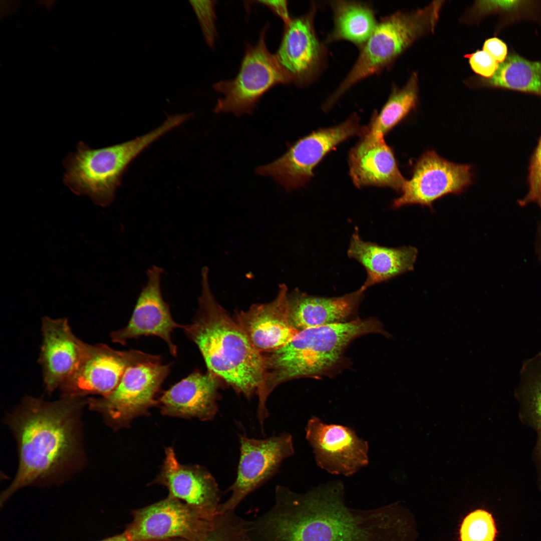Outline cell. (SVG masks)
<instances>
[{
  "label": "cell",
  "mask_w": 541,
  "mask_h": 541,
  "mask_svg": "<svg viewBox=\"0 0 541 541\" xmlns=\"http://www.w3.org/2000/svg\"><path fill=\"white\" fill-rule=\"evenodd\" d=\"M275 497L270 509L250 521V541H400L397 508H351L340 481L302 493L277 485Z\"/></svg>",
  "instance_id": "cell-1"
},
{
  "label": "cell",
  "mask_w": 541,
  "mask_h": 541,
  "mask_svg": "<svg viewBox=\"0 0 541 541\" xmlns=\"http://www.w3.org/2000/svg\"><path fill=\"white\" fill-rule=\"evenodd\" d=\"M87 400L64 396L46 401L27 397L8 417L16 438L19 467L12 483L2 493L4 503L16 491L58 479L82 458L80 415Z\"/></svg>",
  "instance_id": "cell-2"
},
{
  "label": "cell",
  "mask_w": 541,
  "mask_h": 541,
  "mask_svg": "<svg viewBox=\"0 0 541 541\" xmlns=\"http://www.w3.org/2000/svg\"><path fill=\"white\" fill-rule=\"evenodd\" d=\"M208 275V268L204 266L197 313L191 323L183 325L182 329L198 347L208 371L249 398L263 383V356L216 301Z\"/></svg>",
  "instance_id": "cell-3"
},
{
  "label": "cell",
  "mask_w": 541,
  "mask_h": 541,
  "mask_svg": "<svg viewBox=\"0 0 541 541\" xmlns=\"http://www.w3.org/2000/svg\"><path fill=\"white\" fill-rule=\"evenodd\" d=\"M384 332L381 324L373 319L299 331L284 346L263 356L264 379L257 394L259 405H265L268 395L280 384L321 374L332 367L352 340L368 333Z\"/></svg>",
  "instance_id": "cell-4"
},
{
  "label": "cell",
  "mask_w": 541,
  "mask_h": 541,
  "mask_svg": "<svg viewBox=\"0 0 541 541\" xmlns=\"http://www.w3.org/2000/svg\"><path fill=\"white\" fill-rule=\"evenodd\" d=\"M164 121L154 130L135 139L107 147L92 149L80 142L64 161V182L77 195H88L96 204H110L130 163L152 143L173 129Z\"/></svg>",
  "instance_id": "cell-5"
},
{
  "label": "cell",
  "mask_w": 541,
  "mask_h": 541,
  "mask_svg": "<svg viewBox=\"0 0 541 541\" xmlns=\"http://www.w3.org/2000/svg\"><path fill=\"white\" fill-rule=\"evenodd\" d=\"M440 4L436 2L411 13L398 12L378 23L356 63L327 100L324 108H330L355 84L380 72L416 39L432 31L438 20Z\"/></svg>",
  "instance_id": "cell-6"
},
{
  "label": "cell",
  "mask_w": 541,
  "mask_h": 541,
  "mask_svg": "<svg viewBox=\"0 0 541 541\" xmlns=\"http://www.w3.org/2000/svg\"><path fill=\"white\" fill-rule=\"evenodd\" d=\"M268 25L265 26L254 46L247 45L236 76L230 80L220 81L214 89L223 97L218 100L215 113L231 112L237 116L251 114L261 97L278 85L291 83L268 50L265 37Z\"/></svg>",
  "instance_id": "cell-7"
},
{
  "label": "cell",
  "mask_w": 541,
  "mask_h": 541,
  "mask_svg": "<svg viewBox=\"0 0 541 541\" xmlns=\"http://www.w3.org/2000/svg\"><path fill=\"white\" fill-rule=\"evenodd\" d=\"M367 126H362L356 115L333 127L313 132L292 144L287 151L271 163L258 166L256 172L270 176L288 192L303 187L313 175V169L336 146L348 138L362 136Z\"/></svg>",
  "instance_id": "cell-8"
},
{
  "label": "cell",
  "mask_w": 541,
  "mask_h": 541,
  "mask_svg": "<svg viewBox=\"0 0 541 541\" xmlns=\"http://www.w3.org/2000/svg\"><path fill=\"white\" fill-rule=\"evenodd\" d=\"M171 365L161 360L129 367L119 384L107 396L89 398L87 404L100 413L107 423L118 429L129 425L134 418L149 413L158 405L155 397L170 371Z\"/></svg>",
  "instance_id": "cell-9"
},
{
  "label": "cell",
  "mask_w": 541,
  "mask_h": 541,
  "mask_svg": "<svg viewBox=\"0 0 541 541\" xmlns=\"http://www.w3.org/2000/svg\"><path fill=\"white\" fill-rule=\"evenodd\" d=\"M161 359L159 356L134 349L118 351L105 344H87L78 367L59 388L64 396L104 397L115 389L129 367Z\"/></svg>",
  "instance_id": "cell-10"
},
{
  "label": "cell",
  "mask_w": 541,
  "mask_h": 541,
  "mask_svg": "<svg viewBox=\"0 0 541 541\" xmlns=\"http://www.w3.org/2000/svg\"><path fill=\"white\" fill-rule=\"evenodd\" d=\"M237 475L228 491L229 497L220 504L219 512L235 510L250 493L277 473L281 463L295 453L293 439L283 432L263 439L240 435Z\"/></svg>",
  "instance_id": "cell-11"
},
{
  "label": "cell",
  "mask_w": 541,
  "mask_h": 541,
  "mask_svg": "<svg viewBox=\"0 0 541 541\" xmlns=\"http://www.w3.org/2000/svg\"><path fill=\"white\" fill-rule=\"evenodd\" d=\"M132 515L124 531L130 541L195 539L210 528L216 516L206 515L169 496L133 511Z\"/></svg>",
  "instance_id": "cell-12"
},
{
  "label": "cell",
  "mask_w": 541,
  "mask_h": 541,
  "mask_svg": "<svg viewBox=\"0 0 541 541\" xmlns=\"http://www.w3.org/2000/svg\"><path fill=\"white\" fill-rule=\"evenodd\" d=\"M471 170L469 165L456 164L434 151H427L417 161L411 178L406 180L393 207L416 204L432 208L436 199L448 194L460 193L470 185Z\"/></svg>",
  "instance_id": "cell-13"
},
{
  "label": "cell",
  "mask_w": 541,
  "mask_h": 541,
  "mask_svg": "<svg viewBox=\"0 0 541 541\" xmlns=\"http://www.w3.org/2000/svg\"><path fill=\"white\" fill-rule=\"evenodd\" d=\"M305 430L317 464L328 472L349 476L368 465V443L352 428L313 416Z\"/></svg>",
  "instance_id": "cell-14"
},
{
  "label": "cell",
  "mask_w": 541,
  "mask_h": 541,
  "mask_svg": "<svg viewBox=\"0 0 541 541\" xmlns=\"http://www.w3.org/2000/svg\"><path fill=\"white\" fill-rule=\"evenodd\" d=\"M163 269L153 265L146 272L147 281L138 296L132 316L123 328L111 333L112 342L125 345L127 341L142 336H156L167 344L169 352L176 357L177 348L171 339L176 328H182L174 321L169 305L163 298L161 288Z\"/></svg>",
  "instance_id": "cell-15"
},
{
  "label": "cell",
  "mask_w": 541,
  "mask_h": 541,
  "mask_svg": "<svg viewBox=\"0 0 541 541\" xmlns=\"http://www.w3.org/2000/svg\"><path fill=\"white\" fill-rule=\"evenodd\" d=\"M314 12L313 7L309 13L285 25L280 46L274 54L291 82L299 86L314 79L325 60V49L314 27Z\"/></svg>",
  "instance_id": "cell-16"
},
{
  "label": "cell",
  "mask_w": 541,
  "mask_h": 541,
  "mask_svg": "<svg viewBox=\"0 0 541 541\" xmlns=\"http://www.w3.org/2000/svg\"><path fill=\"white\" fill-rule=\"evenodd\" d=\"M154 482L165 486L169 496L206 515L219 512L221 493L214 477L203 466L180 463L172 447L166 448L160 472Z\"/></svg>",
  "instance_id": "cell-17"
},
{
  "label": "cell",
  "mask_w": 541,
  "mask_h": 541,
  "mask_svg": "<svg viewBox=\"0 0 541 541\" xmlns=\"http://www.w3.org/2000/svg\"><path fill=\"white\" fill-rule=\"evenodd\" d=\"M43 342L39 362L49 393L59 388L76 370L84 355L87 344L73 333L65 318L44 317Z\"/></svg>",
  "instance_id": "cell-18"
},
{
  "label": "cell",
  "mask_w": 541,
  "mask_h": 541,
  "mask_svg": "<svg viewBox=\"0 0 541 541\" xmlns=\"http://www.w3.org/2000/svg\"><path fill=\"white\" fill-rule=\"evenodd\" d=\"M288 292L285 284L280 285L271 302L253 305L248 310L236 313V322L260 353L279 349L299 332L290 321Z\"/></svg>",
  "instance_id": "cell-19"
},
{
  "label": "cell",
  "mask_w": 541,
  "mask_h": 541,
  "mask_svg": "<svg viewBox=\"0 0 541 541\" xmlns=\"http://www.w3.org/2000/svg\"><path fill=\"white\" fill-rule=\"evenodd\" d=\"M217 377L195 370L164 392L158 399L165 416L211 421L218 412Z\"/></svg>",
  "instance_id": "cell-20"
},
{
  "label": "cell",
  "mask_w": 541,
  "mask_h": 541,
  "mask_svg": "<svg viewBox=\"0 0 541 541\" xmlns=\"http://www.w3.org/2000/svg\"><path fill=\"white\" fill-rule=\"evenodd\" d=\"M349 164L350 176L359 188L373 185L401 192L406 181L383 137L364 134L350 151Z\"/></svg>",
  "instance_id": "cell-21"
},
{
  "label": "cell",
  "mask_w": 541,
  "mask_h": 541,
  "mask_svg": "<svg viewBox=\"0 0 541 541\" xmlns=\"http://www.w3.org/2000/svg\"><path fill=\"white\" fill-rule=\"evenodd\" d=\"M359 290L343 296L326 298L309 295L298 289L288 294L289 319L298 331L340 323L356 311L364 296Z\"/></svg>",
  "instance_id": "cell-22"
},
{
  "label": "cell",
  "mask_w": 541,
  "mask_h": 541,
  "mask_svg": "<svg viewBox=\"0 0 541 541\" xmlns=\"http://www.w3.org/2000/svg\"><path fill=\"white\" fill-rule=\"evenodd\" d=\"M349 257L358 261L367 274L361 287L368 288L388 281L414 268L418 251L413 246L390 248L363 240L356 228L347 251Z\"/></svg>",
  "instance_id": "cell-23"
},
{
  "label": "cell",
  "mask_w": 541,
  "mask_h": 541,
  "mask_svg": "<svg viewBox=\"0 0 541 541\" xmlns=\"http://www.w3.org/2000/svg\"><path fill=\"white\" fill-rule=\"evenodd\" d=\"M515 397L519 404L521 421L536 434L533 459L537 477L541 482V353L522 366Z\"/></svg>",
  "instance_id": "cell-24"
},
{
  "label": "cell",
  "mask_w": 541,
  "mask_h": 541,
  "mask_svg": "<svg viewBox=\"0 0 541 541\" xmlns=\"http://www.w3.org/2000/svg\"><path fill=\"white\" fill-rule=\"evenodd\" d=\"M331 7L334 26L327 42L346 40L361 49L378 24L372 9L367 4L345 1H333Z\"/></svg>",
  "instance_id": "cell-25"
},
{
  "label": "cell",
  "mask_w": 541,
  "mask_h": 541,
  "mask_svg": "<svg viewBox=\"0 0 541 541\" xmlns=\"http://www.w3.org/2000/svg\"><path fill=\"white\" fill-rule=\"evenodd\" d=\"M485 80L489 86L541 97V61H532L511 54L498 64L494 75Z\"/></svg>",
  "instance_id": "cell-26"
},
{
  "label": "cell",
  "mask_w": 541,
  "mask_h": 541,
  "mask_svg": "<svg viewBox=\"0 0 541 541\" xmlns=\"http://www.w3.org/2000/svg\"><path fill=\"white\" fill-rule=\"evenodd\" d=\"M418 80L413 74L405 86L392 93L380 112L374 115L365 134L383 137L415 107Z\"/></svg>",
  "instance_id": "cell-27"
},
{
  "label": "cell",
  "mask_w": 541,
  "mask_h": 541,
  "mask_svg": "<svg viewBox=\"0 0 541 541\" xmlns=\"http://www.w3.org/2000/svg\"><path fill=\"white\" fill-rule=\"evenodd\" d=\"M248 521L235 510L219 512L210 528L201 536L192 539H173L166 541H249Z\"/></svg>",
  "instance_id": "cell-28"
},
{
  "label": "cell",
  "mask_w": 541,
  "mask_h": 541,
  "mask_svg": "<svg viewBox=\"0 0 541 541\" xmlns=\"http://www.w3.org/2000/svg\"><path fill=\"white\" fill-rule=\"evenodd\" d=\"M496 533L491 514L482 509L468 514L464 518L460 529L461 541H494Z\"/></svg>",
  "instance_id": "cell-29"
},
{
  "label": "cell",
  "mask_w": 541,
  "mask_h": 541,
  "mask_svg": "<svg viewBox=\"0 0 541 541\" xmlns=\"http://www.w3.org/2000/svg\"><path fill=\"white\" fill-rule=\"evenodd\" d=\"M528 191L519 200L521 206L528 203H536L541 210V136L530 159L527 177Z\"/></svg>",
  "instance_id": "cell-30"
},
{
  "label": "cell",
  "mask_w": 541,
  "mask_h": 541,
  "mask_svg": "<svg viewBox=\"0 0 541 541\" xmlns=\"http://www.w3.org/2000/svg\"><path fill=\"white\" fill-rule=\"evenodd\" d=\"M197 17L205 40L213 47L216 36L214 1H190Z\"/></svg>",
  "instance_id": "cell-31"
},
{
  "label": "cell",
  "mask_w": 541,
  "mask_h": 541,
  "mask_svg": "<svg viewBox=\"0 0 541 541\" xmlns=\"http://www.w3.org/2000/svg\"><path fill=\"white\" fill-rule=\"evenodd\" d=\"M530 1H494L480 2L479 8L484 13L499 12L509 17L518 18L532 13L534 4Z\"/></svg>",
  "instance_id": "cell-32"
},
{
  "label": "cell",
  "mask_w": 541,
  "mask_h": 541,
  "mask_svg": "<svg viewBox=\"0 0 541 541\" xmlns=\"http://www.w3.org/2000/svg\"><path fill=\"white\" fill-rule=\"evenodd\" d=\"M465 57L469 59L474 72L486 79L491 77L498 68V63L483 50L477 51Z\"/></svg>",
  "instance_id": "cell-33"
},
{
  "label": "cell",
  "mask_w": 541,
  "mask_h": 541,
  "mask_svg": "<svg viewBox=\"0 0 541 541\" xmlns=\"http://www.w3.org/2000/svg\"><path fill=\"white\" fill-rule=\"evenodd\" d=\"M483 50L488 54L497 63L503 62L507 56V48L506 44L497 38L486 40L483 46Z\"/></svg>",
  "instance_id": "cell-34"
},
{
  "label": "cell",
  "mask_w": 541,
  "mask_h": 541,
  "mask_svg": "<svg viewBox=\"0 0 541 541\" xmlns=\"http://www.w3.org/2000/svg\"><path fill=\"white\" fill-rule=\"evenodd\" d=\"M258 2L270 9L284 21L285 25L291 21L292 18L289 15L286 1H258Z\"/></svg>",
  "instance_id": "cell-35"
},
{
  "label": "cell",
  "mask_w": 541,
  "mask_h": 541,
  "mask_svg": "<svg viewBox=\"0 0 541 541\" xmlns=\"http://www.w3.org/2000/svg\"><path fill=\"white\" fill-rule=\"evenodd\" d=\"M100 541H130L125 531Z\"/></svg>",
  "instance_id": "cell-36"
}]
</instances>
